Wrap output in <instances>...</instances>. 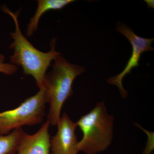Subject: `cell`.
Masks as SVG:
<instances>
[{"label": "cell", "mask_w": 154, "mask_h": 154, "mask_svg": "<svg viewBox=\"0 0 154 154\" xmlns=\"http://www.w3.org/2000/svg\"><path fill=\"white\" fill-rule=\"evenodd\" d=\"M27 134L22 128L8 134L0 135V154H15L22 139Z\"/></svg>", "instance_id": "obj_9"}, {"label": "cell", "mask_w": 154, "mask_h": 154, "mask_svg": "<svg viewBox=\"0 0 154 154\" xmlns=\"http://www.w3.org/2000/svg\"><path fill=\"white\" fill-rule=\"evenodd\" d=\"M5 57L0 54V72L7 75H12L18 70L17 66L11 63H5Z\"/></svg>", "instance_id": "obj_10"}, {"label": "cell", "mask_w": 154, "mask_h": 154, "mask_svg": "<svg viewBox=\"0 0 154 154\" xmlns=\"http://www.w3.org/2000/svg\"><path fill=\"white\" fill-rule=\"evenodd\" d=\"M73 0H38L36 12L30 19L26 30V35L30 37L35 33L38 28V22L42 16L47 11L51 10H60L71 3Z\"/></svg>", "instance_id": "obj_8"}, {"label": "cell", "mask_w": 154, "mask_h": 154, "mask_svg": "<svg viewBox=\"0 0 154 154\" xmlns=\"http://www.w3.org/2000/svg\"><path fill=\"white\" fill-rule=\"evenodd\" d=\"M114 117L107 113L104 101L98 102L94 108L83 116L76 123L83 133L78 143L79 152L97 154L107 149L113 137Z\"/></svg>", "instance_id": "obj_3"}, {"label": "cell", "mask_w": 154, "mask_h": 154, "mask_svg": "<svg viewBox=\"0 0 154 154\" xmlns=\"http://www.w3.org/2000/svg\"><path fill=\"white\" fill-rule=\"evenodd\" d=\"M46 103L43 86L37 94L25 99L18 107L0 112V135L8 134L11 131L25 125L41 123L45 115Z\"/></svg>", "instance_id": "obj_4"}, {"label": "cell", "mask_w": 154, "mask_h": 154, "mask_svg": "<svg viewBox=\"0 0 154 154\" xmlns=\"http://www.w3.org/2000/svg\"><path fill=\"white\" fill-rule=\"evenodd\" d=\"M52 68L45 79L46 103L50 105L47 121L57 125L64 102L73 94V83L78 76L85 71L84 66L69 62L61 55L54 60Z\"/></svg>", "instance_id": "obj_2"}, {"label": "cell", "mask_w": 154, "mask_h": 154, "mask_svg": "<svg viewBox=\"0 0 154 154\" xmlns=\"http://www.w3.org/2000/svg\"><path fill=\"white\" fill-rule=\"evenodd\" d=\"M116 30L125 36L130 42L132 53L124 69L119 74L109 78L107 82L109 85L117 86L122 98H126L128 92L123 88L122 80L126 75L130 74L133 69L139 66L141 56L146 51H154L151 46L154 38H146L138 36L129 27L119 22L116 25Z\"/></svg>", "instance_id": "obj_5"}, {"label": "cell", "mask_w": 154, "mask_h": 154, "mask_svg": "<svg viewBox=\"0 0 154 154\" xmlns=\"http://www.w3.org/2000/svg\"><path fill=\"white\" fill-rule=\"evenodd\" d=\"M50 125L46 121L36 133L27 134L22 139L15 154H50Z\"/></svg>", "instance_id": "obj_7"}, {"label": "cell", "mask_w": 154, "mask_h": 154, "mask_svg": "<svg viewBox=\"0 0 154 154\" xmlns=\"http://www.w3.org/2000/svg\"><path fill=\"white\" fill-rule=\"evenodd\" d=\"M2 9L12 17L15 25V30L11 33L14 41L10 48L14 51L13 55L10 57L11 63L22 67L24 73L32 76L38 88L41 89L44 85L48 69L53 60L61 55L56 51V39L51 40L50 50L48 52H42L36 49L22 33L18 19L19 11L14 13L6 6H3Z\"/></svg>", "instance_id": "obj_1"}, {"label": "cell", "mask_w": 154, "mask_h": 154, "mask_svg": "<svg viewBox=\"0 0 154 154\" xmlns=\"http://www.w3.org/2000/svg\"><path fill=\"white\" fill-rule=\"evenodd\" d=\"M57 125V133L50 139L51 154H78L79 141L75 133L76 123L64 113Z\"/></svg>", "instance_id": "obj_6"}]
</instances>
